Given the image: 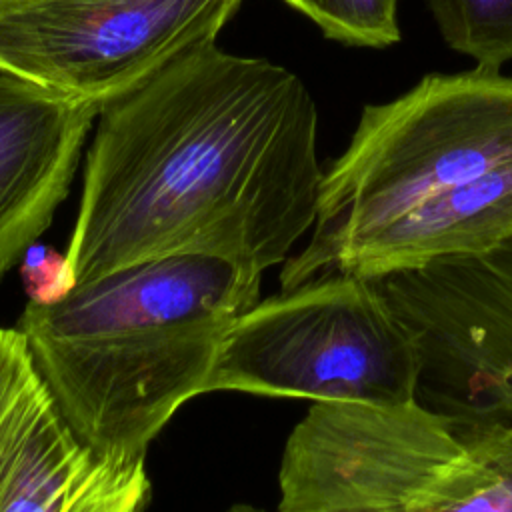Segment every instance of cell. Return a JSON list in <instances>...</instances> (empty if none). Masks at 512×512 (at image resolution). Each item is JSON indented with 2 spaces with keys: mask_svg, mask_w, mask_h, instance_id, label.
<instances>
[{
  "mask_svg": "<svg viewBox=\"0 0 512 512\" xmlns=\"http://www.w3.org/2000/svg\"><path fill=\"white\" fill-rule=\"evenodd\" d=\"M422 360L374 280L328 272L258 300L228 330L206 392L418 402Z\"/></svg>",
  "mask_w": 512,
  "mask_h": 512,
  "instance_id": "obj_5",
  "label": "cell"
},
{
  "mask_svg": "<svg viewBox=\"0 0 512 512\" xmlns=\"http://www.w3.org/2000/svg\"><path fill=\"white\" fill-rule=\"evenodd\" d=\"M446 46L500 72L512 60V0H428Z\"/></svg>",
  "mask_w": 512,
  "mask_h": 512,
  "instance_id": "obj_11",
  "label": "cell"
},
{
  "mask_svg": "<svg viewBox=\"0 0 512 512\" xmlns=\"http://www.w3.org/2000/svg\"><path fill=\"white\" fill-rule=\"evenodd\" d=\"M68 278L172 254L264 272L312 230L324 170L304 82L200 44L98 110Z\"/></svg>",
  "mask_w": 512,
  "mask_h": 512,
  "instance_id": "obj_1",
  "label": "cell"
},
{
  "mask_svg": "<svg viewBox=\"0 0 512 512\" xmlns=\"http://www.w3.org/2000/svg\"><path fill=\"white\" fill-rule=\"evenodd\" d=\"M278 486V512H512V420L314 402Z\"/></svg>",
  "mask_w": 512,
  "mask_h": 512,
  "instance_id": "obj_3",
  "label": "cell"
},
{
  "mask_svg": "<svg viewBox=\"0 0 512 512\" xmlns=\"http://www.w3.org/2000/svg\"><path fill=\"white\" fill-rule=\"evenodd\" d=\"M510 160L512 76L478 66L426 74L398 98L364 106L324 170L308 244L282 262V290L320 276L338 250L416 204Z\"/></svg>",
  "mask_w": 512,
  "mask_h": 512,
  "instance_id": "obj_4",
  "label": "cell"
},
{
  "mask_svg": "<svg viewBox=\"0 0 512 512\" xmlns=\"http://www.w3.org/2000/svg\"><path fill=\"white\" fill-rule=\"evenodd\" d=\"M22 276L26 292L34 302H52L60 298L72 282L68 278L66 256L48 246H30L22 258Z\"/></svg>",
  "mask_w": 512,
  "mask_h": 512,
  "instance_id": "obj_13",
  "label": "cell"
},
{
  "mask_svg": "<svg viewBox=\"0 0 512 512\" xmlns=\"http://www.w3.org/2000/svg\"><path fill=\"white\" fill-rule=\"evenodd\" d=\"M506 244H512V160L416 204L346 244L322 274L346 272L378 280Z\"/></svg>",
  "mask_w": 512,
  "mask_h": 512,
  "instance_id": "obj_10",
  "label": "cell"
},
{
  "mask_svg": "<svg viewBox=\"0 0 512 512\" xmlns=\"http://www.w3.org/2000/svg\"><path fill=\"white\" fill-rule=\"evenodd\" d=\"M144 464L98 460L62 420L18 328L0 326V512H144Z\"/></svg>",
  "mask_w": 512,
  "mask_h": 512,
  "instance_id": "obj_8",
  "label": "cell"
},
{
  "mask_svg": "<svg viewBox=\"0 0 512 512\" xmlns=\"http://www.w3.org/2000/svg\"><path fill=\"white\" fill-rule=\"evenodd\" d=\"M244 0H0V66L102 108L216 42Z\"/></svg>",
  "mask_w": 512,
  "mask_h": 512,
  "instance_id": "obj_6",
  "label": "cell"
},
{
  "mask_svg": "<svg viewBox=\"0 0 512 512\" xmlns=\"http://www.w3.org/2000/svg\"><path fill=\"white\" fill-rule=\"evenodd\" d=\"M344 46L388 48L400 42L398 0H284Z\"/></svg>",
  "mask_w": 512,
  "mask_h": 512,
  "instance_id": "obj_12",
  "label": "cell"
},
{
  "mask_svg": "<svg viewBox=\"0 0 512 512\" xmlns=\"http://www.w3.org/2000/svg\"><path fill=\"white\" fill-rule=\"evenodd\" d=\"M374 282L416 342L418 402L512 420V244Z\"/></svg>",
  "mask_w": 512,
  "mask_h": 512,
  "instance_id": "obj_7",
  "label": "cell"
},
{
  "mask_svg": "<svg viewBox=\"0 0 512 512\" xmlns=\"http://www.w3.org/2000/svg\"><path fill=\"white\" fill-rule=\"evenodd\" d=\"M260 276L202 254L142 260L28 300L16 328L78 442L102 462L144 464L174 412L206 392Z\"/></svg>",
  "mask_w": 512,
  "mask_h": 512,
  "instance_id": "obj_2",
  "label": "cell"
},
{
  "mask_svg": "<svg viewBox=\"0 0 512 512\" xmlns=\"http://www.w3.org/2000/svg\"><path fill=\"white\" fill-rule=\"evenodd\" d=\"M96 116L0 66V278L50 226Z\"/></svg>",
  "mask_w": 512,
  "mask_h": 512,
  "instance_id": "obj_9",
  "label": "cell"
},
{
  "mask_svg": "<svg viewBox=\"0 0 512 512\" xmlns=\"http://www.w3.org/2000/svg\"><path fill=\"white\" fill-rule=\"evenodd\" d=\"M228 512H262V510H258V508H254V506H248V504H238V506L230 508Z\"/></svg>",
  "mask_w": 512,
  "mask_h": 512,
  "instance_id": "obj_14",
  "label": "cell"
}]
</instances>
